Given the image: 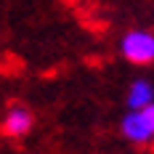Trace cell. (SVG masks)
<instances>
[{
    "instance_id": "5b68a950",
    "label": "cell",
    "mask_w": 154,
    "mask_h": 154,
    "mask_svg": "<svg viewBox=\"0 0 154 154\" xmlns=\"http://www.w3.org/2000/svg\"><path fill=\"white\" fill-rule=\"evenodd\" d=\"M141 114H143V120H146V122H149V128H152L154 130V101L152 104H149V106H143V109H138Z\"/></svg>"
},
{
    "instance_id": "6da1fadb",
    "label": "cell",
    "mask_w": 154,
    "mask_h": 154,
    "mask_svg": "<svg viewBox=\"0 0 154 154\" xmlns=\"http://www.w3.org/2000/svg\"><path fill=\"white\" fill-rule=\"evenodd\" d=\"M120 53L130 64H152L154 61V35L146 29H130L120 40Z\"/></svg>"
},
{
    "instance_id": "3957f363",
    "label": "cell",
    "mask_w": 154,
    "mask_h": 154,
    "mask_svg": "<svg viewBox=\"0 0 154 154\" xmlns=\"http://www.w3.org/2000/svg\"><path fill=\"white\" fill-rule=\"evenodd\" d=\"M32 125H35V117L27 106H11L3 117V133L8 138H21L32 130Z\"/></svg>"
},
{
    "instance_id": "277c9868",
    "label": "cell",
    "mask_w": 154,
    "mask_h": 154,
    "mask_svg": "<svg viewBox=\"0 0 154 154\" xmlns=\"http://www.w3.org/2000/svg\"><path fill=\"white\" fill-rule=\"evenodd\" d=\"M128 109H143V106H149L154 101V85L146 80V77H138V80H133L130 82V88H128Z\"/></svg>"
},
{
    "instance_id": "7a4b0ae2",
    "label": "cell",
    "mask_w": 154,
    "mask_h": 154,
    "mask_svg": "<svg viewBox=\"0 0 154 154\" xmlns=\"http://www.w3.org/2000/svg\"><path fill=\"white\" fill-rule=\"evenodd\" d=\"M120 130H122V136L130 141V143H152L154 141V130L149 128V122L143 120V114H141L138 109H136V112L130 109L122 117Z\"/></svg>"
}]
</instances>
